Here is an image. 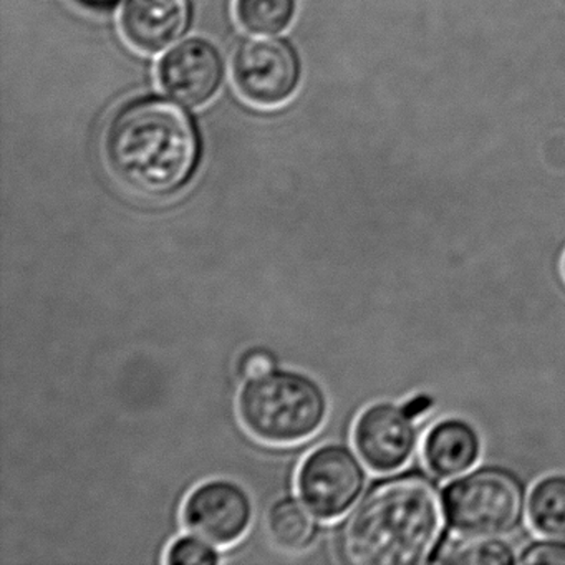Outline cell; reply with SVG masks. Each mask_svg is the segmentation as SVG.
I'll list each match as a JSON object with an SVG mask.
<instances>
[{
    "label": "cell",
    "instance_id": "obj_2",
    "mask_svg": "<svg viewBox=\"0 0 565 565\" xmlns=\"http://www.w3.org/2000/svg\"><path fill=\"white\" fill-rule=\"evenodd\" d=\"M105 158L114 177L134 193L171 196L193 177L200 140L180 107L148 98L115 115L105 135Z\"/></svg>",
    "mask_w": 565,
    "mask_h": 565
},
{
    "label": "cell",
    "instance_id": "obj_14",
    "mask_svg": "<svg viewBox=\"0 0 565 565\" xmlns=\"http://www.w3.org/2000/svg\"><path fill=\"white\" fill-rule=\"evenodd\" d=\"M511 565L518 564L514 547L502 537L448 539L435 564Z\"/></svg>",
    "mask_w": 565,
    "mask_h": 565
},
{
    "label": "cell",
    "instance_id": "obj_4",
    "mask_svg": "<svg viewBox=\"0 0 565 565\" xmlns=\"http://www.w3.org/2000/svg\"><path fill=\"white\" fill-rule=\"evenodd\" d=\"M449 531L465 537H504L518 531L527 511L521 478L501 466H481L443 488Z\"/></svg>",
    "mask_w": 565,
    "mask_h": 565
},
{
    "label": "cell",
    "instance_id": "obj_1",
    "mask_svg": "<svg viewBox=\"0 0 565 565\" xmlns=\"http://www.w3.org/2000/svg\"><path fill=\"white\" fill-rule=\"evenodd\" d=\"M448 529L435 478L399 472L376 482L347 518L339 535L340 557L359 565L435 564Z\"/></svg>",
    "mask_w": 565,
    "mask_h": 565
},
{
    "label": "cell",
    "instance_id": "obj_9",
    "mask_svg": "<svg viewBox=\"0 0 565 565\" xmlns=\"http://www.w3.org/2000/svg\"><path fill=\"white\" fill-rule=\"evenodd\" d=\"M161 88L186 107L207 104L223 82V62L213 45L200 39L181 42L158 67Z\"/></svg>",
    "mask_w": 565,
    "mask_h": 565
},
{
    "label": "cell",
    "instance_id": "obj_20",
    "mask_svg": "<svg viewBox=\"0 0 565 565\" xmlns=\"http://www.w3.org/2000/svg\"><path fill=\"white\" fill-rule=\"evenodd\" d=\"M564 274H565V257H564Z\"/></svg>",
    "mask_w": 565,
    "mask_h": 565
},
{
    "label": "cell",
    "instance_id": "obj_15",
    "mask_svg": "<svg viewBox=\"0 0 565 565\" xmlns=\"http://www.w3.org/2000/svg\"><path fill=\"white\" fill-rule=\"evenodd\" d=\"M296 0H236L234 12L243 31L253 35H276L296 18Z\"/></svg>",
    "mask_w": 565,
    "mask_h": 565
},
{
    "label": "cell",
    "instance_id": "obj_12",
    "mask_svg": "<svg viewBox=\"0 0 565 565\" xmlns=\"http://www.w3.org/2000/svg\"><path fill=\"white\" fill-rule=\"evenodd\" d=\"M527 515L539 535L565 541V475L544 476L532 486Z\"/></svg>",
    "mask_w": 565,
    "mask_h": 565
},
{
    "label": "cell",
    "instance_id": "obj_6",
    "mask_svg": "<svg viewBox=\"0 0 565 565\" xmlns=\"http://www.w3.org/2000/svg\"><path fill=\"white\" fill-rule=\"evenodd\" d=\"M299 77L296 52L280 39H247L234 52V85L241 97L256 107H277L289 100Z\"/></svg>",
    "mask_w": 565,
    "mask_h": 565
},
{
    "label": "cell",
    "instance_id": "obj_3",
    "mask_svg": "<svg viewBox=\"0 0 565 565\" xmlns=\"http://www.w3.org/2000/svg\"><path fill=\"white\" fill-rule=\"evenodd\" d=\"M237 412L254 438L269 445H294L323 425L327 396L309 375L274 369L247 379L237 398Z\"/></svg>",
    "mask_w": 565,
    "mask_h": 565
},
{
    "label": "cell",
    "instance_id": "obj_16",
    "mask_svg": "<svg viewBox=\"0 0 565 565\" xmlns=\"http://www.w3.org/2000/svg\"><path fill=\"white\" fill-rule=\"evenodd\" d=\"M213 545L200 535L180 537L168 548L167 562L174 565L217 564L221 555Z\"/></svg>",
    "mask_w": 565,
    "mask_h": 565
},
{
    "label": "cell",
    "instance_id": "obj_18",
    "mask_svg": "<svg viewBox=\"0 0 565 565\" xmlns=\"http://www.w3.org/2000/svg\"><path fill=\"white\" fill-rule=\"evenodd\" d=\"M276 366V360L267 350H249L241 359L239 370L244 379H254V376L264 375Z\"/></svg>",
    "mask_w": 565,
    "mask_h": 565
},
{
    "label": "cell",
    "instance_id": "obj_5",
    "mask_svg": "<svg viewBox=\"0 0 565 565\" xmlns=\"http://www.w3.org/2000/svg\"><path fill=\"white\" fill-rule=\"evenodd\" d=\"M359 458L342 445H326L307 456L297 476V488L313 515L333 521L359 501L366 484L365 468Z\"/></svg>",
    "mask_w": 565,
    "mask_h": 565
},
{
    "label": "cell",
    "instance_id": "obj_17",
    "mask_svg": "<svg viewBox=\"0 0 565 565\" xmlns=\"http://www.w3.org/2000/svg\"><path fill=\"white\" fill-rule=\"evenodd\" d=\"M518 564L565 565V541L562 539H539L522 548Z\"/></svg>",
    "mask_w": 565,
    "mask_h": 565
},
{
    "label": "cell",
    "instance_id": "obj_10",
    "mask_svg": "<svg viewBox=\"0 0 565 565\" xmlns=\"http://www.w3.org/2000/svg\"><path fill=\"white\" fill-rule=\"evenodd\" d=\"M190 14L188 0H127L121 9V32L131 47L158 54L186 32Z\"/></svg>",
    "mask_w": 565,
    "mask_h": 565
},
{
    "label": "cell",
    "instance_id": "obj_8",
    "mask_svg": "<svg viewBox=\"0 0 565 565\" xmlns=\"http://www.w3.org/2000/svg\"><path fill=\"white\" fill-rule=\"evenodd\" d=\"M253 521V502L243 486L211 479L198 486L183 505L188 531L214 545H231L244 537Z\"/></svg>",
    "mask_w": 565,
    "mask_h": 565
},
{
    "label": "cell",
    "instance_id": "obj_7",
    "mask_svg": "<svg viewBox=\"0 0 565 565\" xmlns=\"http://www.w3.org/2000/svg\"><path fill=\"white\" fill-rule=\"evenodd\" d=\"M360 459L375 472H396L412 459L418 426L409 405L379 402L360 413L353 428Z\"/></svg>",
    "mask_w": 565,
    "mask_h": 565
},
{
    "label": "cell",
    "instance_id": "obj_19",
    "mask_svg": "<svg viewBox=\"0 0 565 565\" xmlns=\"http://www.w3.org/2000/svg\"><path fill=\"white\" fill-rule=\"evenodd\" d=\"M85 2L92 6H108L111 4V2H115V0H85Z\"/></svg>",
    "mask_w": 565,
    "mask_h": 565
},
{
    "label": "cell",
    "instance_id": "obj_13",
    "mask_svg": "<svg viewBox=\"0 0 565 565\" xmlns=\"http://www.w3.org/2000/svg\"><path fill=\"white\" fill-rule=\"evenodd\" d=\"M313 512L297 499L284 498L270 508L267 531L277 547L287 552H300L312 544L317 525Z\"/></svg>",
    "mask_w": 565,
    "mask_h": 565
},
{
    "label": "cell",
    "instance_id": "obj_11",
    "mask_svg": "<svg viewBox=\"0 0 565 565\" xmlns=\"http://www.w3.org/2000/svg\"><path fill=\"white\" fill-rule=\"evenodd\" d=\"M481 452V435L462 418H445L435 423L423 441L426 468L438 479L458 478L471 471Z\"/></svg>",
    "mask_w": 565,
    "mask_h": 565
}]
</instances>
